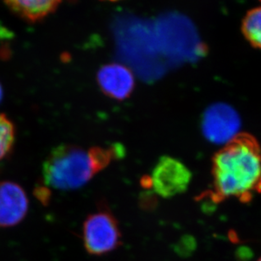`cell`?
Listing matches in <instances>:
<instances>
[{
    "label": "cell",
    "mask_w": 261,
    "mask_h": 261,
    "mask_svg": "<svg viewBox=\"0 0 261 261\" xmlns=\"http://www.w3.org/2000/svg\"><path fill=\"white\" fill-rule=\"evenodd\" d=\"M258 261H261V258H260V259H259V260H258Z\"/></svg>",
    "instance_id": "4fadbf2b"
},
{
    "label": "cell",
    "mask_w": 261,
    "mask_h": 261,
    "mask_svg": "<svg viewBox=\"0 0 261 261\" xmlns=\"http://www.w3.org/2000/svg\"><path fill=\"white\" fill-rule=\"evenodd\" d=\"M103 1H110V2H116V1H120V0H103Z\"/></svg>",
    "instance_id": "7c38bea8"
},
{
    "label": "cell",
    "mask_w": 261,
    "mask_h": 261,
    "mask_svg": "<svg viewBox=\"0 0 261 261\" xmlns=\"http://www.w3.org/2000/svg\"><path fill=\"white\" fill-rule=\"evenodd\" d=\"M28 211V198L22 188L13 181L0 182V226L20 223Z\"/></svg>",
    "instance_id": "52a82bcc"
},
{
    "label": "cell",
    "mask_w": 261,
    "mask_h": 261,
    "mask_svg": "<svg viewBox=\"0 0 261 261\" xmlns=\"http://www.w3.org/2000/svg\"><path fill=\"white\" fill-rule=\"evenodd\" d=\"M15 141V127L6 116L0 114V161L9 154Z\"/></svg>",
    "instance_id": "30bf717a"
},
{
    "label": "cell",
    "mask_w": 261,
    "mask_h": 261,
    "mask_svg": "<svg viewBox=\"0 0 261 261\" xmlns=\"http://www.w3.org/2000/svg\"><path fill=\"white\" fill-rule=\"evenodd\" d=\"M214 201L237 198L247 203L261 192V147L254 136L240 133L214 156Z\"/></svg>",
    "instance_id": "6da1fadb"
},
{
    "label": "cell",
    "mask_w": 261,
    "mask_h": 261,
    "mask_svg": "<svg viewBox=\"0 0 261 261\" xmlns=\"http://www.w3.org/2000/svg\"><path fill=\"white\" fill-rule=\"evenodd\" d=\"M2 97H3L2 87H1V85H0V102H1V100H2Z\"/></svg>",
    "instance_id": "8fae6325"
},
{
    "label": "cell",
    "mask_w": 261,
    "mask_h": 261,
    "mask_svg": "<svg viewBox=\"0 0 261 261\" xmlns=\"http://www.w3.org/2000/svg\"><path fill=\"white\" fill-rule=\"evenodd\" d=\"M97 81L106 96L118 101L129 98L135 87L133 72L121 64H108L102 66L97 74Z\"/></svg>",
    "instance_id": "8992f818"
},
{
    "label": "cell",
    "mask_w": 261,
    "mask_h": 261,
    "mask_svg": "<svg viewBox=\"0 0 261 261\" xmlns=\"http://www.w3.org/2000/svg\"><path fill=\"white\" fill-rule=\"evenodd\" d=\"M121 145L85 150L75 145H60L51 151L43 166V179L49 188L62 191L80 189L116 159L122 158Z\"/></svg>",
    "instance_id": "7a4b0ae2"
},
{
    "label": "cell",
    "mask_w": 261,
    "mask_h": 261,
    "mask_svg": "<svg viewBox=\"0 0 261 261\" xmlns=\"http://www.w3.org/2000/svg\"><path fill=\"white\" fill-rule=\"evenodd\" d=\"M202 132L207 140L226 145L240 133L241 119L236 110L226 103H215L203 113Z\"/></svg>",
    "instance_id": "277c9868"
},
{
    "label": "cell",
    "mask_w": 261,
    "mask_h": 261,
    "mask_svg": "<svg viewBox=\"0 0 261 261\" xmlns=\"http://www.w3.org/2000/svg\"><path fill=\"white\" fill-rule=\"evenodd\" d=\"M9 7L25 20L34 22L50 15L62 0H4Z\"/></svg>",
    "instance_id": "ba28073f"
},
{
    "label": "cell",
    "mask_w": 261,
    "mask_h": 261,
    "mask_svg": "<svg viewBox=\"0 0 261 261\" xmlns=\"http://www.w3.org/2000/svg\"><path fill=\"white\" fill-rule=\"evenodd\" d=\"M83 242L91 254L102 255L113 251L121 242L116 218L107 211L90 215L83 225Z\"/></svg>",
    "instance_id": "3957f363"
},
{
    "label": "cell",
    "mask_w": 261,
    "mask_h": 261,
    "mask_svg": "<svg viewBox=\"0 0 261 261\" xmlns=\"http://www.w3.org/2000/svg\"><path fill=\"white\" fill-rule=\"evenodd\" d=\"M191 179V171L184 163L170 156H164L153 168L151 186L161 197L171 198L186 191Z\"/></svg>",
    "instance_id": "5b68a950"
},
{
    "label": "cell",
    "mask_w": 261,
    "mask_h": 261,
    "mask_svg": "<svg viewBox=\"0 0 261 261\" xmlns=\"http://www.w3.org/2000/svg\"><path fill=\"white\" fill-rule=\"evenodd\" d=\"M241 31L253 48L261 49V5L246 13L242 20Z\"/></svg>",
    "instance_id": "9c48e42d"
}]
</instances>
